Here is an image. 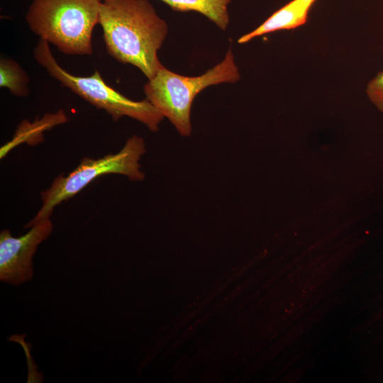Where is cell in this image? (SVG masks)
Segmentation results:
<instances>
[{"instance_id":"1","label":"cell","mask_w":383,"mask_h":383,"mask_svg":"<svg viewBox=\"0 0 383 383\" xmlns=\"http://www.w3.org/2000/svg\"><path fill=\"white\" fill-rule=\"evenodd\" d=\"M99 23L109 54L137 67L148 79L162 67L157 51L168 27L148 0H109L101 3Z\"/></svg>"},{"instance_id":"2","label":"cell","mask_w":383,"mask_h":383,"mask_svg":"<svg viewBox=\"0 0 383 383\" xmlns=\"http://www.w3.org/2000/svg\"><path fill=\"white\" fill-rule=\"evenodd\" d=\"M99 0H33L26 15L32 32L65 55L92 53Z\"/></svg>"},{"instance_id":"3","label":"cell","mask_w":383,"mask_h":383,"mask_svg":"<svg viewBox=\"0 0 383 383\" xmlns=\"http://www.w3.org/2000/svg\"><path fill=\"white\" fill-rule=\"evenodd\" d=\"M240 78L231 49L214 67L198 77L177 74L162 67L144 86L146 99L167 118L182 136L192 133L191 109L195 96L211 85L235 83Z\"/></svg>"},{"instance_id":"4","label":"cell","mask_w":383,"mask_h":383,"mask_svg":"<svg viewBox=\"0 0 383 383\" xmlns=\"http://www.w3.org/2000/svg\"><path fill=\"white\" fill-rule=\"evenodd\" d=\"M145 152L143 139L133 135L127 140L123 148L115 154L94 159L84 157L80 164L67 175L60 174L50 187L40 193L42 206L35 216L26 226L50 218L54 209L77 194L99 177L110 174L126 176L131 181H142L145 174L139 161Z\"/></svg>"},{"instance_id":"5","label":"cell","mask_w":383,"mask_h":383,"mask_svg":"<svg viewBox=\"0 0 383 383\" xmlns=\"http://www.w3.org/2000/svg\"><path fill=\"white\" fill-rule=\"evenodd\" d=\"M48 44L40 39L34 49V56L52 77L95 107L104 110L115 121L128 116L151 131L158 130L164 116L148 100L138 101L126 97L109 86L98 71L87 77L70 74L57 63Z\"/></svg>"},{"instance_id":"6","label":"cell","mask_w":383,"mask_h":383,"mask_svg":"<svg viewBox=\"0 0 383 383\" xmlns=\"http://www.w3.org/2000/svg\"><path fill=\"white\" fill-rule=\"evenodd\" d=\"M50 218L41 221L19 237H13L8 229L0 233V279L12 285L23 284L33 277V257L38 246L52 231Z\"/></svg>"},{"instance_id":"7","label":"cell","mask_w":383,"mask_h":383,"mask_svg":"<svg viewBox=\"0 0 383 383\" xmlns=\"http://www.w3.org/2000/svg\"><path fill=\"white\" fill-rule=\"evenodd\" d=\"M316 0H292L272 13L254 30L241 36L239 43H245L264 34L279 30L294 29L304 25L310 9Z\"/></svg>"},{"instance_id":"8","label":"cell","mask_w":383,"mask_h":383,"mask_svg":"<svg viewBox=\"0 0 383 383\" xmlns=\"http://www.w3.org/2000/svg\"><path fill=\"white\" fill-rule=\"evenodd\" d=\"M172 9L197 11L225 30L229 22L228 6L231 0H162Z\"/></svg>"},{"instance_id":"9","label":"cell","mask_w":383,"mask_h":383,"mask_svg":"<svg viewBox=\"0 0 383 383\" xmlns=\"http://www.w3.org/2000/svg\"><path fill=\"white\" fill-rule=\"evenodd\" d=\"M30 79L26 72L16 61L1 57L0 87L8 89L16 96H26L29 94Z\"/></svg>"},{"instance_id":"10","label":"cell","mask_w":383,"mask_h":383,"mask_svg":"<svg viewBox=\"0 0 383 383\" xmlns=\"http://www.w3.org/2000/svg\"><path fill=\"white\" fill-rule=\"evenodd\" d=\"M67 121V118L62 111H59L55 114H47L43 119L36 120L32 123L24 121L19 125L12 141L6 145H11L14 142L28 141L31 138H37L38 140H40L38 138L42 139V133L44 131L57 124L65 123Z\"/></svg>"},{"instance_id":"11","label":"cell","mask_w":383,"mask_h":383,"mask_svg":"<svg viewBox=\"0 0 383 383\" xmlns=\"http://www.w3.org/2000/svg\"><path fill=\"white\" fill-rule=\"evenodd\" d=\"M366 92L370 101L383 112V71L368 82Z\"/></svg>"},{"instance_id":"12","label":"cell","mask_w":383,"mask_h":383,"mask_svg":"<svg viewBox=\"0 0 383 383\" xmlns=\"http://www.w3.org/2000/svg\"><path fill=\"white\" fill-rule=\"evenodd\" d=\"M99 1L103 2V1H109V0H99Z\"/></svg>"}]
</instances>
